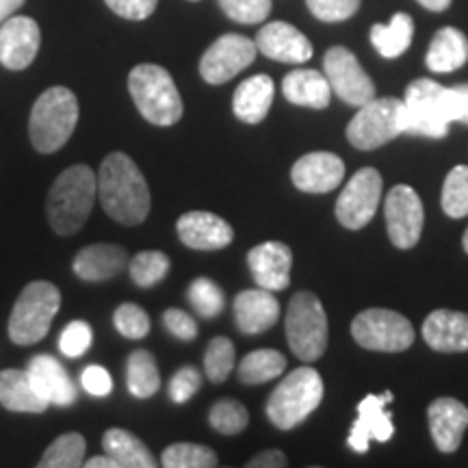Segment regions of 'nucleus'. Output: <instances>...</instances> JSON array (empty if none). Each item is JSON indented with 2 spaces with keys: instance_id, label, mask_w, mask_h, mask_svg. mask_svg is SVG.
<instances>
[{
  "instance_id": "nucleus-1",
  "label": "nucleus",
  "mask_w": 468,
  "mask_h": 468,
  "mask_svg": "<svg viewBox=\"0 0 468 468\" xmlns=\"http://www.w3.org/2000/svg\"><path fill=\"white\" fill-rule=\"evenodd\" d=\"M98 196L109 218L122 226H139L150 215V186L137 163L124 152H111L102 161Z\"/></svg>"
},
{
  "instance_id": "nucleus-2",
  "label": "nucleus",
  "mask_w": 468,
  "mask_h": 468,
  "mask_svg": "<svg viewBox=\"0 0 468 468\" xmlns=\"http://www.w3.org/2000/svg\"><path fill=\"white\" fill-rule=\"evenodd\" d=\"M98 196V176L90 165H72L57 176L48 191L46 215L52 230L72 237L87 224Z\"/></svg>"
},
{
  "instance_id": "nucleus-3",
  "label": "nucleus",
  "mask_w": 468,
  "mask_h": 468,
  "mask_svg": "<svg viewBox=\"0 0 468 468\" xmlns=\"http://www.w3.org/2000/svg\"><path fill=\"white\" fill-rule=\"evenodd\" d=\"M79 124V101L68 87H50L33 104L28 117V137L33 148L52 154L69 142Z\"/></svg>"
},
{
  "instance_id": "nucleus-4",
  "label": "nucleus",
  "mask_w": 468,
  "mask_h": 468,
  "mask_svg": "<svg viewBox=\"0 0 468 468\" xmlns=\"http://www.w3.org/2000/svg\"><path fill=\"white\" fill-rule=\"evenodd\" d=\"M128 91L134 107L154 126H174L183 117V98L172 74L154 63H142L128 74Z\"/></svg>"
},
{
  "instance_id": "nucleus-5",
  "label": "nucleus",
  "mask_w": 468,
  "mask_h": 468,
  "mask_svg": "<svg viewBox=\"0 0 468 468\" xmlns=\"http://www.w3.org/2000/svg\"><path fill=\"white\" fill-rule=\"evenodd\" d=\"M324 399V379L313 367L289 373L267 401V417L278 430H292L303 423Z\"/></svg>"
},
{
  "instance_id": "nucleus-6",
  "label": "nucleus",
  "mask_w": 468,
  "mask_h": 468,
  "mask_svg": "<svg viewBox=\"0 0 468 468\" xmlns=\"http://www.w3.org/2000/svg\"><path fill=\"white\" fill-rule=\"evenodd\" d=\"M58 308H61V291L55 284L46 280L27 284L11 310L9 338L22 347L39 343L50 332Z\"/></svg>"
},
{
  "instance_id": "nucleus-7",
  "label": "nucleus",
  "mask_w": 468,
  "mask_h": 468,
  "mask_svg": "<svg viewBox=\"0 0 468 468\" xmlns=\"http://www.w3.org/2000/svg\"><path fill=\"white\" fill-rule=\"evenodd\" d=\"M286 341L297 358L314 362L327 349V314L314 292L300 291L291 297L286 310Z\"/></svg>"
},
{
  "instance_id": "nucleus-8",
  "label": "nucleus",
  "mask_w": 468,
  "mask_h": 468,
  "mask_svg": "<svg viewBox=\"0 0 468 468\" xmlns=\"http://www.w3.org/2000/svg\"><path fill=\"white\" fill-rule=\"evenodd\" d=\"M403 101L399 98H373L362 104L347 124V139L358 150H376L403 134Z\"/></svg>"
},
{
  "instance_id": "nucleus-9",
  "label": "nucleus",
  "mask_w": 468,
  "mask_h": 468,
  "mask_svg": "<svg viewBox=\"0 0 468 468\" xmlns=\"http://www.w3.org/2000/svg\"><path fill=\"white\" fill-rule=\"evenodd\" d=\"M351 336L368 351L399 354L412 347L414 327L403 314L386 308H368L351 321Z\"/></svg>"
},
{
  "instance_id": "nucleus-10",
  "label": "nucleus",
  "mask_w": 468,
  "mask_h": 468,
  "mask_svg": "<svg viewBox=\"0 0 468 468\" xmlns=\"http://www.w3.org/2000/svg\"><path fill=\"white\" fill-rule=\"evenodd\" d=\"M444 87L431 79H417L408 85L403 98V133L420 137L442 139L447 134L449 120L442 109Z\"/></svg>"
},
{
  "instance_id": "nucleus-11",
  "label": "nucleus",
  "mask_w": 468,
  "mask_h": 468,
  "mask_svg": "<svg viewBox=\"0 0 468 468\" xmlns=\"http://www.w3.org/2000/svg\"><path fill=\"white\" fill-rule=\"evenodd\" d=\"M384 180L373 167L358 169L345 185L336 200V219L347 230H360L376 218L379 200H382Z\"/></svg>"
},
{
  "instance_id": "nucleus-12",
  "label": "nucleus",
  "mask_w": 468,
  "mask_h": 468,
  "mask_svg": "<svg viewBox=\"0 0 468 468\" xmlns=\"http://www.w3.org/2000/svg\"><path fill=\"white\" fill-rule=\"evenodd\" d=\"M324 72L330 80L332 91L351 107H362L376 98V85L368 74L360 68L358 58L345 46H335L325 52Z\"/></svg>"
},
{
  "instance_id": "nucleus-13",
  "label": "nucleus",
  "mask_w": 468,
  "mask_h": 468,
  "mask_svg": "<svg viewBox=\"0 0 468 468\" xmlns=\"http://www.w3.org/2000/svg\"><path fill=\"white\" fill-rule=\"evenodd\" d=\"M386 230L390 241L399 250H412L420 241L425 213L419 193L408 185H397L390 189L384 204Z\"/></svg>"
},
{
  "instance_id": "nucleus-14",
  "label": "nucleus",
  "mask_w": 468,
  "mask_h": 468,
  "mask_svg": "<svg viewBox=\"0 0 468 468\" xmlns=\"http://www.w3.org/2000/svg\"><path fill=\"white\" fill-rule=\"evenodd\" d=\"M256 42L237 33L221 35L215 44L204 52L200 61L202 79L210 85H224L234 76L241 74L256 58Z\"/></svg>"
},
{
  "instance_id": "nucleus-15",
  "label": "nucleus",
  "mask_w": 468,
  "mask_h": 468,
  "mask_svg": "<svg viewBox=\"0 0 468 468\" xmlns=\"http://www.w3.org/2000/svg\"><path fill=\"white\" fill-rule=\"evenodd\" d=\"M390 401H393V395L386 390L382 395H367L358 403V419H356L347 438V444L356 453H367L371 441L386 442L393 438V417L386 408Z\"/></svg>"
},
{
  "instance_id": "nucleus-16",
  "label": "nucleus",
  "mask_w": 468,
  "mask_h": 468,
  "mask_svg": "<svg viewBox=\"0 0 468 468\" xmlns=\"http://www.w3.org/2000/svg\"><path fill=\"white\" fill-rule=\"evenodd\" d=\"M42 44L37 22L27 16H11L0 25V63L7 69H27Z\"/></svg>"
},
{
  "instance_id": "nucleus-17",
  "label": "nucleus",
  "mask_w": 468,
  "mask_h": 468,
  "mask_svg": "<svg viewBox=\"0 0 468 468\" xmlns=\"http://www.w3.org/2000/svg\"><path fill=\"white\" fill-rule=\"evenodd\" d=\"M176 232L186 248L200 251L224 250L232 243L234 230L224 218L207 210H191L176 221Z\"/></svg>"
},
{
  "instance_id": "nucleus-18",
  "label": "nucleus",
  "mask_w": 468,
  "mask_h": 468,
  "mask_svg": "<svg viewBox=\"0 0 468 468\" xmlns=\"http://www.w3.org/2000/svg\"><path fill=\"white\" fill-rule=\"evenodd\" d=\"M248 267L261 289L284 291L291 284L292 251L280 241L261 243L248 251Z\"/></svg>"
},
{
  "instance_id": "nucleus-19",
  "label": "nucleus",
  "mask_w": 468,
  "mask_h": 468,
  "mask_svg": "<svg viewBox=\"0 0 468 468\" xmlns=\"http://www.w3.org/2000/svg\"><path fill=\"white\" fill-rule=\"evenodd\" d=\"M345 178V163L332 152H310L291 169V180L303 193H330Z\"/></svg>"
},
{
  "instance_id": "nucleus-20",
  "label": "nucleus",
  "mask_w": 468,
  "mask_h": 468,
  "mask_svg": "<svg viewBox=\"0 0 468 468\" xmlns=\"http://www.w3.org/2000/svg\"><path fill=\"white\" fill-rule=\"evenodd\" d=\"M256 48L280 63H306L313 58V44L289 22H269L256 35Z\"/></svg>"
},
{
  "instance_id": "nucleus-21",
  "label": "nucleus",
  "mask_w": 468,
  "mask_h": 468,
  "mask_svg": "<svg viewBox=\"0 0 468 468\" xmlns=\"http://www.w3.org/2000/svg\"><path fill=\"white\" fill-rule=\"evenodd\" d=\"M430 434L442 453H453L460 449L464 431L468 430V408L453 397H441L427 408Z\"/></svg>"
},
{
  "instance_id": "nucleus-22",
  "label": "nucleus",
  "mask_w": 468,
  "mask_h": 468,
  "mask_svg": "<svg viewBox=\"0 0 468 468\" xmlns=\"http://www.w3.org/2000/svg\"><path fill=\"white\" fill-rule=\"evenodd\" d=\"M27 373L28 378H31L35 390H37L50 406L68 408L76 401V395L79 393H76L72 378L68 376L66 367H63L57 358H52V356H35V358L28 362Z\"/></svg>"
},
{
  "instance_id": "nucleus-23",
  "label": "nucleus",
  "mask_w": 468,
  "mask_h": 468,
  "mask_svg": "<svg viewBox=\"0 0 468 468\" xmlns=\"http://www.w3.org/2000/svg\"><path fill=\"white\" fill-rule=\"evenodd\" d=\"M280 319V303L271 291L248 289L234 297V321L243 335H262Z\"/></svg>"
},
{
  "instance_id": "nucleus-24",
  "label": "nucleus",
  "mask_w": 468,
  "mask_h": 468,
  "mask_svg": "<svg viewBox=\"0 0 468 468\" xmlns=\"http://www.w3.org/2000/svg\"><path fill=\"white\" fill-rule=\"evenodd\" d=\"M128 251L115 243L87 245L74 256V273L85 282H107L128 267Z\"/></svg>"
},
{
  "instance_id": "nucleus-25",
  "label": "nucleus",
  "mask_w": 468,
  "mask_h": 468,
  "mask_svg": "<svg viewBox=\"0 0 468 468\" xmlns=\"http://www.w3.org/2000/svg\"><path fill=\"white\" fill-rule=\"evenodd\" d=\"M423 338L441 354L468 351V314L458 310H434L423 321Z\"/></svg>"
},
{
  "instance_id": "nucleus-26",
  "label": "nucleus",
  "mask_w": 468,
  "mask_h": 468,
  "mask_svg": "<svg viewBox=\"0 0 468 468\" xmlns=\"http://www.w3.org/2000/svg\"><path fill=\"white\" fill-rule=\"evenodd\" d=\"M273 96H276V85H273V80L267 74L250 76L234 91V115L245 122V124H261L267 117L269 109H271Z\"/></svg>"
},
{
  "instance_id": "nucleus-27",
  "label": "nucleus",
  "mask_w": 468,
  "mask_h": 468,
  "mask_svg": "<svg viewBox=\"0 0 468 468\" xmlns=\"http://www.w3.org/2000/svg\"><path fill=\"white\" fill-rule=\"evenodd\" d=\"M282 93L291 104L317 111L330 107L332 101L330 80L317 69H292L284 76Z\"/></svg>"
},
{
  "instance_id": "nucleus-28",
  "label": "nucleus",
  "mask_w": 468,
  "mask_h": 468,
  "mask_svg": "<svg viewBox=\"0 0 468 468\" xmlns=\"http://www.w3.org/2000/svg\"><path fill=\"white\" fill-rule=\"evenodd\" d=\"M0 406L11 412L42 414L50 403L35 390L27 371L20 368H5L0 371Z\"/></svg>"
},
{
  "instance_id": "nucleus-29",
  "label": "nucleus",
  "mask_w": 468,
  "mask_h": 468,
  "mask_svg": "<svg viewBox=\"0 0 468 468\" xmlns=\"http://www.w3.org/2000/svg\"><path fill=\"white\" fill-rule=\"evenodd\" d=\"M425 61L427 68L436 74L455 72L468 61V37L460 28H441L431 39Z\"/></svg>"
},
{
  "instance_id": "nucleus-30",
  "label": "nucleus",
  "mask_w": 468,
  "mask_h": 468,
  "mask_svg": "<svg viewBox=\"0 0 468 468\" xmlns=\"http://www.w3.org/2000/svg\"><path fill=\"white\" fill-rule=\"evenodd\" d=\"M102 447L104 453L111 455L120 468H154L156 460L154 455L145 444L139 441L137 436L131 434V431L120 430H109L107 434L102 436Z\"/></svg>"
},
{
  "instance_id": "nucleus-31",
  "label": "nucleus",
  "mask_w": 468,
  "mask_h": 468,
  "mask_svg": "<svg viewBox=\"0 0 468 468\" xmlns=\"http://www.w3.org/2000/svg\"><path fill=\"white\" fill-rule=\"evenodd\" d=\"M414 35V22L408 14H395L388 25L371 28V44L384 58H397L410 48Z\"/></svg>"
},
{
  "instance_id": "nucleus-32",
  "label": "nucleus",
  "mask_w": 468,
  "mask_h": 468,
  "mask_svg": "<svg viewBox=\"0 0 468 468\" xmlns=\"http://www.w3.org/2000/svg\"><path fill=\"white\" fill-rule=\"evenodd\" d=\"M126 384L133 397L148 399L161 388V373L154 356L145 349H137L128 356L126 362Z\"/></svg>"
},
{
  "instance_id": "nucleus-33",
  "label": "nucleus",
  "mask_w": 468,
  "mask_h": 468,
  "mask_svg": "<svg viewBox=\"0 0 468 468\" xmlns=\"http://www.w3.org/2000/svg\"><path fill=\"white\" fill-rule=\"evenodd\" d=\"M286 368V358L276 349L250 351L239 365V379L241 384L261 386L280 378Z\"/></svg>"
},
{
  "instance_id": "nucleus-34",
  "label": "nucleus",
  "mask_w": 468,
  "mask_h": 468,
  "mask_svg": "<svg viewBox=\"0 0 468 468\" xmlns=\"http://www.w3.org/2000/svg\"><path fill=\"white\" fill-rule=\"evenodd\" d=\"M87 442L79 431L58 436L50 447L46 449L42 460L37 462L39 468H76L85 464Z\"/></svg>"
},
{
  "instance_id": "nucleus-35",
  "label": "nucleus",
  "mask_w": 468,
  "mask_h": 468,
  "mask_svg": "<svg viewBox=\"0 0 468 468\" xmlns=\"http://www.w3.org/2000/svg\"><path fill=\"white\" fill-rule=\"evenodd\" d=\"M169 269H172V261L159 250L139 251L137 256L128 261V271H131L133 282L142 286V289H150V286L163 282L167 278Z\"/></svg>"
},
{
  "instance_id": "nucleus-36",
  "label": "nucleus",
  "mask_w": 468,
  "mask_h": 468,
  "mask_svg": "<svg viewBox=\"0 0 468 468\" xmlns=\"http://www.w3.org/2000/svg\"><path fill=\"white\" fill-rule=\"evenodd\" d=\"M161 464L165 468H213L219 464V458L204 444L176 442L163 452Z\"/></svg>"
},
{
  "instance_id": "nucleus-37",
  "label": "nucleus",
  "mask_w": 468,
  "mask_h": 468,
  "mask_svg": "<svg viewBox=\"0 0 468 468\" xmlns=\"http://www.w3.org/2000/svg\"><path fill=\"white\" fill-rule=\"evenodd\" d=\"M447 218L462 219L468 215V165H458L447 174L441 196Z\"/></svg>"
},
{
  "instance_id": "nucleus-38",
  "label": "nucleus",
  "mask_w": 468,
  "mask_h": 468,
  "mask_svg": "<svg viewBox=\"0 0 468 468\" xmlns=\"http://www.w3.org/2000/svg\"><path fill=\"white\" fill-rule=\"evenodd\" d=\"M193 310L204 319H215L224 313L226 308V295L213 280L208 278H197L189 284L186 291Z\"/></svg>"
},
{
  "instance_id": "nucleus-39",
  "label": "nucleus",
  "mask_w": 468,
  "mask_h": 468,
  "mask_svg": "<svg viewBox=\"0 0 468 468\" xmlns=\"http://www.w3.org/2000/svg\"><path fill=\"white\" fill-rule=\"evenodd\" d=\"M208 423L215 431H219V434L237 436L250 425L248 408L237 399H221L210 408Z\"/></svg>"
},
{
  "instance_id": "nucleus-40",
  "label": "nucleus",
  "mask_w": 468,
  "mask_h": 468,
  "mask_svg": "<svg viewBox=\"0 0 468 468\" xmlns=\"http://www.w3.org/2000/svg\"><path fill=\"white\" fill-rule=\"evenodd\" d=\"M234 345L230 338L215 336L204 354V371L213 384H224L234 368Z\"/></svg>"
},
{
  "instance_id": "nucleus-41",
  "label": "nucleus",
  "mask_w": 468,
  "mask_h": 468,
  "mask_svg": "<svg viewBox=\"0 0 468 468\" xmlns=\"http://www.w3.org/2000/svg\"><path fill=\"white\" fill-rule=\"evenodd\" d=\"M113 324H115V330L124 338H131V341L148 336L150 332L148 313H145L142 306H137V303H131V302L122 303V306L115 310Z\"/></svg>"
},
{
  "instance_id": "nucleus-42",
  "label": "nucleus",
  "mask_w": 468,
  "mask_h": 468,
  "mask_svg": "<svg viewBox=\"0 0 468 468\" xmlns=\"http://www.w3.org/2000/svg\"><path fill=\"white\" fill-rule=\"evenodd\" d=\"M219 7L239 25H259L271 14V0H219Z\"/></svg>"
},
{
  "instance_id": "nucleus-43",
  "label": "nucleus",
  "mask_w": 468,
  "mask_h": 468,
  "mask_svg": "<svg viewBox=\"0 0 468 468\" xmlns=\"http://www.w3.org/2000/svg\"><path fill=\"white\" fill-rule=\"evenodd\" d=\"M310 14L321 22H345L360 9V0H306Z\"/></svg>"
},
{
  "instance_id": "nucleus-44",
  "label": "nucleus",
  "mask_w": 468,
  "mask_h": 468,
  "mask_svg": "<svg viewBox=\"0 0 468 468\" xmlns=\"http://www.w3.org/2000/svg\"><path fill=\"white\" fill-rule=\"evenodd\" d=\"M91 327L87 325L85 321H72V324L61 332L58 349H61V354L68 356V358H79V356H83L85 351L91 347Z\"/></svg>"
},
{
  "instance_id": "nucleus-45",
  "label": "nucleus",
  "mask_w": 468,
  "mask_h": 468,
  "mask_svg": "<svg viewBox=\"0 0 468 468\" xmlns=\"http://www.w3.org/2000/svg\"><path fill=\"white\" fill-rule=\"evenodd\" d=\"M202 386V376L197 373V368L193 367H183L176 371V376L172 378V382H169V399L174 403H178V406H183L191 399L193 395L200 390Z\"/></svg>"
},
{
  "instance_id": "nucleus-46",
  "label": "nucleus",
  "mask_w": 468,
  "mask_h": 468,
  "mask_svg": "<svg viewBox=\"0 0 468 468\" xmlns=\"http://www.w3.org/2000/svg\"><path fill=\"white\" fill-rule=\"evenodd\" d=\"M442 109H444V115H447L449 124H452V122L468 124V83L444 87Z\"/></svg>"
},
{
  "instance_id": "nucleus-47",
  "label": "nucleus",
  "mask_w": 468,
  "mask_h": 468,
  "mask_svg": "<svg viewBox=\"0 0 468 468\" xmlns=\"http://www.w3.org/2000/svg\"><path fill=\"white\" fill-rule=\"evenodd\" d=\"M163 324L180 341H193L197 336V324L189 313L180 308H169L163 313Z\"/></svg>"
},
{
  "instance_id": "nucleus-48",
  "label": "nucleus",
  "mask_w": 468,
  "mask_h": 468,
  "mask_svg": "<svg viewBox=\"0 0 468 468\" xmlns=\"http://www.w3.org/2000/svg\"><path fill=\"white\" fill-rule=\"evenodd\" d=\"M109 9L126 20H145L154 14L159 0H104Z\"/></svg>"
},
{
  "instance_id": "nucleus-49",
  "label": "nucleus",
  "mask_w": 468,
  "mask_h": 468,
  "mask_svg": "<svg viewBox=\"0 0 468 468\" xmlns=\"http://www.w3.org/2000/svg\"><path fill=\"white\" fill-rule=\"evenodd\" d=\"M80 382H83V388L93 397H107L113 390V379H111V373L104 367L90 365L80 376Z\"/></svg>"
},
{
  "instance_id": "nucleus-50",
  "label": "nucleus",
  "mask_w": 468,
  "mask_h": 468,
  "mask_svg": "<svg viewBox=\"0 0 468 468\" xmlns=\"http://www.w3.org/2000/svg\"><path fill=\"white\" fill-rule=\"evenodd\" d=\"M250 468H282L286 466V455L278 449H269V452H262L256 455L254 460L248 462Z\"/></svg>"
},
{
  "instance_id": "nucleus-51",
  "label": "nucleus",
  "mask_w": 468,
  "mask_h": 468,
  "mask_svg": "<svg viewBox=\"0 0 468 468\" xmlns=\"http://www.w3.org/2000/svg\"><path fill=\"white\" fill-rule=\"evenodd\" d=\"M22 5H25V0H0V25H3L5 20H9Z\"/></svg>"
},
{
  "instance_id": "nucleus-52",
  "label": "nucleus",
  "mask_w": 468,
  "mask_h": 468,
  "mask_svg": "<svg viewBox=\"0 0 468 468\" xmlns=\"http://www.w3.org/2000/svg\"><path fill=\"white\" fill-rule=\"evenodd\" d=\"M87 468H120V464L111 455H93L85 462Z\"/></svg>"
},
{
  "instance_id": "nucleus-53",
  "label": "nucleus",
  "mask_w": 468,
  "mask_h": 468,
  "mask_svg": "<svg viewBox=\"0 0 468 468\" xmlns=\"http://www.w3.org/2000/svg\"><path fill=\"white\" fill-rule=\"evenodd\" d=\"M417 3L423 5V7L430 11H444L452 7L453 0H417Z\"/></svg>"
},
{
  "instance_id": "nucleus-54",
  "label": "nucleus",
  "mask_w": 468,
  "mask_h": 468,
  "mask_svg": "<svg viewBox=\"0 0 468 468\" xmlns=\"http://www.w3.org/2000/svg\"><path fill=\"white\" fill-rule=\"evenodd\" d=\"M462 245H464V251L468 254V228H466V232H464V239H462Z\"/></svg>"
},
{
  "instance_id": "nucleus-55",
  "label": "nucleus",
  "mask_w": 468,
  "mask_h": 468,
  "mask_svg": "<svg viewBox=\"0 0 468 468\" xmlns=\"http://www.w3.org/2000/svg\"><path fill=\"white\" fill-rule=\"evenodd\" d=\"M191 3H197V0H191Z\"/></svg>"
}]
</instances>
